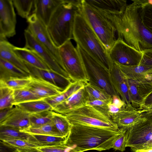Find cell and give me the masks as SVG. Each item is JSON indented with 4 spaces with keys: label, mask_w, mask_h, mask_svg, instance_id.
<instances>
[{
    "label": "cell",
    "mask_w": 152,
    "mask_h": 152,
    "mask_svg": "<svg viewBox=\"0 0 152 152\" xmlns=\"http://www.w3.org/2000/svg\"><path fill=\"white\" fill-rule=\"evenodd\" d=\"M140 6L134 2L128 5L118 14L102 12L115 28L117 39L142 52L152 48V34L144 26L141 19Z\"/></svg>",
    "instance_id": "1"
},
{
    "label": "cell",
    "mask_w": 152,
    "mask_h": 152,
    "mask_svg": "<svg viewBox=\"0 0 152 152\" xmlns=\"http://www.w3.org/2000/svg\"><path fill=\"white\" fill-rule=\"evenodd\" d=\"M113 131L80 125H72L65 145L79 152L101 151L112 148L113 143L125 130Z\"/></svg>",
    "instance_id": "2"
},
{
    "label": "cell",
    "mask_w": 152,
    "mask_h": 152,
    "mask_svg": "<svg viewBox=\"0 0 152 152\" xmlns=\"http://www.w3.org/2000/svg\"><path fill=\"white\" fill-rule=\"evenodd\" d=\"M82 3V0H63L52 15L47 27L57 47L73 39L75 19L80 13Z\"/></svg>",
    "instance_id": "3"
},
{
    "label": "cell",
    "mask_w": 152,
    "mask_h": 152,
    "mask_svg": "<svg viewBox=\"0 0 152 152\" xmlns=\"http://www.w3.org/2000/svg\"><path fill=\"white\" fill-rule=\"evenodd\" d=\"M73 39L83 50L111 72L114 64L99 39L80 13L75 17Z\"/></svg>",
    "instance_id": "4"
},
{
    "label": "cell",
    "mask_w": 152,
    "mask_h": 152,
    "mask_svg": "<svg viewBox=\"0 0 152 152\" xmlns=\"http://www.w3.org/2000/svg\"><path fill=\"white\" fill-rule=\"evenodd\" d=\"M80 13L85 19L108 53L117 39L116 29L101 12L82 0Z\"/></svg>",
    "instance_id": "5"
},
{
    "label": "cell",
    "mask_w": 152,
    "mask_h": 152,
    "mask_svg": "<svg viewBox=\"0 0 152 152\" xmlns=\"http://www.w3.org/2000/svg\"><path fill=\"white\" fill-rule=\"evenodd\" d=\"M72 125H80L113 131L120 129L108 114L86 104L64 115Z\"/></svg>",
    "instance_id": "6"
},
{
    "label": "cell",
    "mask_w": 152,
    "mask_h": 152,
    "mask_svg": "<svg viewBox=\"0 0 152 152\" xmlns=\"http://www.w3.org/2000/svg\"><path fill=\"white\" fill-rule=\"evenodd\" d=\"M63 68L72 82L85 83L90 78L78 51L71 41H67L58 48Z\"/></svg>",
    "instance_id": "7"
},
{
    "label": "cell",
    "mask_w": 152,
    "mask_h": 152,
    "mask_svg": "<svg viewBox=\"0 0 152 152\" xmlns=\"http://www.w3.org/2000/svg\"><path fill=\"white\" fill-rule=\"evenodd\" d=\"M76 48L90 80L91 78L93 79L89 82L104 89L112 96L114 95H118L113 86L110 71L85 51L78 45L77 44Z\"/></svg>",
    "instance_id": "8"
},
{
    "label": "cell",
    "mask_w": 152,
    "mask_h": 152,
    "mask_svg": "<svg viewBox=\"0 0 152 152\" xmlns=\"http://www.w3.org/2000/svg\"><path fill=\"white\" fill-rule=\"evenodd\" d=\"M27 20L28 24L27 29L48 50L64 70L59 56L58 48L53 43L47 26L35 14L31 15Z\"/></svg>",
    "instance_id": "9"
},
{
    "label": "cell",
    "mask_w": 152,
    "mask_h": 152,
    "mask_svg": "<svg viewBox=\"0 0 152 152\" xmlns=\"http://www.w3.org/2000/svg\"><path fill=\"white\" fill-rule=\"evenodd\" d=\"M147 119L128 129L126 133V147H130L132 152L141 148L152 139V115Z\"/></svg>",
    "instance_id": "10"
},
{
    "label": "cell",
    "mask_w": 152,
    "mask_h": 152,
    "mask_svg": "<svg viewBox=\"0 0 152 152\" xmlns=\"http://www.w3.org/2000/svg\"><path fill=\"white\" fill-rule=\"evenodd\" d=\"M25 40L24 47L35 53L50 70L71 80L68 74L59 65L48 50L27 29L24 31Z\"/></svg>",
    "instance_id": "11"
},
{
    "label": "cell",
    "mask_w": 152,
    "mask_h": 152,
    "mask_svg": "<svg viewBox=\"0 0 152 152\" xmlns=\"http://www.w3.org/2000/svg\"><path fill=\"white\" fill-rule=\"evenodd\" d=\"M108 54L113 63L116 62L127 66L139 65L142 55V52L119 39H117Z\"/></svg>",
    "instance_id": "12"
},
{
    "label": "cell",
    "mask_w": 152,
    "mask_h": 152,
    "mask_svg": "<svg viewBox=\"0 0 152 152\" xmlns=\"http://www.w3.org/2000/svg\"><path fill=\"white\" fill-rule=\"evenodd\" d=\"M16 22L12 0H0V41L15 34Z\"/></svg>",
    "instance_id": "13"
},
{
    "label": "cell",
    "mask_w": 152,
    "mask_h": 152,
    "mask_svg": "<svg viewBox=\"0 0 152 152\" xmlns=\"http://www.w3.org/2000/svg\"><path fill=\"white\" fill-rule=\"evenodd\" d=\"M111 118L119 129L127 130L146 120L147 115L143 114L141 110L137 109L131 104H126Z\"/></svg>",
    "instance_id": "14"
},
{
    "label": "cell",
    "mask_w": 152,
    "mask_h": 152,
    "mask_svg": "<svg viewBox=\"0 0 152 152\" xmlns=\"http://www.w3.org/2000/svg\"><path fill=\"white\" fill-rule=\"evenodd\" d=\"M87 101L88 96L84 86L73 93L52 111L64 115L86 104Z\"/></svg>",
    "instance_id": "15"
},
{
    "label": "cell",
    "mask_w": 152,
    "mask_h": 152,
    "mask_svg": "<svg viewBox=\"0 0 152 152\" xmlns=\"http://www.w3.org/2000/svg\"><path fill=\"white\" fill-rule=\"evenodd\" d=\"M30 114L14 105L0 126L10 127L25 132L30 128Z\"/></svg>",
    "instance_id": "16"
},
{
    "label": "cell",
    "mask_w": 152,
    "mask_h": 152,
    "mask_svg": "<svg viewBox=\"0 0 152 152\" xmlns=\"http://www.w3.org/2000/svg\"><path fill=\"white\" fill-rule=\"evenodd\" d=\"M24 62L29 70L31 76L45 80L64 91L72 82L71 80L50 70L39 69Z\"/></svg>",
    "instance_id": "17"
},
{
    "label": "cell",
    "mask_w": 152,
    "mask_h": 152,
    "mask_svg": "<svg viewBox=\"0 0 152 152\" xmlns=\"http://www.w3.org/2000/svg\"><path fill=\"white\" fill-rule=\"evenodd\" d=\"M27 88L41 99L53 96L64 90L43 79L33 77Z\"/></svg>",
    "instance_id": "18"
},
{
    "label": "cell",
    "mask_w": 152,
    "mask_h": 152,
    "mask_svg": "<svg viewBox=\"0 0 152 152\" xmlns=\"http://www.w3.org/2000/svg\"><path fill=\"white\" fill-rule=\"evenodd\" d=\"M63 0H35L34 14L47 26L53 14Z\"/></svg>",
    "instance_id": "19"
},
{
    "label": "cell",
    "mask_w": 152,
    "mask_h": 152,
    "mask_svg": "<svg viewBox=\"0 0 152 152\" xmlns=\"http://www.w3.org/2000/svg\"><path fill=\"white\" fill-rule=\"evenodd\" d=\"M110 73L113 85L116 92L126 104H131L129 95L128 80L114 64Z\"/></svg>",
    "instance_id": "20"
},
{
    "label": "cell",
    "mask_w": 152,
    "mask_h": 152,
    "mask_svg": "<svg viewBox=\"0 0 152 152\" xmlns=\"http://www.w3.org/2000/svg\"><path fill=\"white\" fill-rule=\"evenodd\" d=\"M88 4L104 13L118 14L122 12L128 4L124 0H84Z\"/></svg>",
    "instance_id": "21"
},
{
    "label": "cell",
    "mask_w": 152,
    "mask_h": 152,
    "mask_svg": "<svg viewBox=\"0 0 152 152\" xmlns=\"http://www.w3.org/2000/svg\"><path fill=\"white\" fill-rule=\"evenodd\" d=\"M114 64L127 79L134 80H152L148 74L152 72V66L142 65L127 66L118 62Z\"/></svg>",
    "instance_id": "22"
},
{
    "label": "cell",
    "mask_w": 152,
    "mask_h": 152,
    "mask_svg": "<svg viewBox=\"0 0 152 152\" xmlns=\"http://www.w3.org/2000/svg\"><path fill=\"white\" fill-rule=\"evenodd\" d=\"M14 46L7 39L0 41V58L10 63L30 75L29 71L24 62L14 51Z\"/></svg>",
    "instance_id": "23"
},
{
    "label": "cell",
    "mask_w": 152,
    "mask_h": 152,
    "mask_svg": "<svg viewBox=\"0 0 152 152\" xmlns=\"http://www.w3.org/2000/svg\"><path fill=\"white\" fill-rule=\"evenodd\" d=\"M13 50L24 62L39 69L50 70L39 56L33 51L24 47L20 48L15 46Z\"/></svg>",
    "instance_id": "24"
},
{
    "label": "cell",
    "mask_w": 152,
    "mask_h": 152,
    "mask_svg": "<svg viewBox=\"0 0 152 152\" xmlns=\"http://www.w3.org/2000/svg\"><path fill=\"white\" fill-rule=\"evenodd\" d=\"M30 75L10 63L0 58V80L5 81L11 78H25Z\"/></svg>",
    "instance_id": "25"
},
{
    "label": "cell",
    "mask_w": 152,
    "mask_h": 152,
    "mask_svg": "<svg viewBox=\"0 0 152 152\" xmlns=\"http://www.w3.org/2000/svg\"><path fill=\"white\" fill-rule=\"evenodd\" d=\"M85 83L80 81L72 82L60 94L44 99L53 109L69 97L74 92L84 87Z\"/></svg>",
    "instance_id": "26"
},
{
    "label": "cell",
    "mask_w": 152,
    "mask_h": 152,
    "mask_svg": "<svg viewBox=\"0 0 152 152\" xmlns=\"http://www.w3.org/2000/svg\"><path fill=\"white\" fill-rule=\"evenodd\" d=\"M85 88L88 101L98 99L108 103L112 102V96L104 89L94 83L91 82L85 83Z\"/></svg>",
    "instance_id": "27"
},
{
    "label": "cell",
    "mask_w": 152,
    "mask_h": 152,
    "mask_svg": "<svg viewBox=\"0 0 152 152\" xmlns=\"http://www.w3.org/2000/svg\"><path fill=\"white\" fill-rule=\"evenodd\" d=\"M16 105L29 114L53 110L52 107L44 99L25 102Z\"/></svg>",
    "instance_id": "28"
},
{
    "label": "cell",
    "mask_w": 152,
    "mask_h": 152,
    "mask_svg": "<svg viewBox=\"0 0 152 152\" xmlns=\"http://www.w3.org/2000/svg\"><path fill=\"white\" fill-rule=\"evenodd\" d=\"M0 136L25 140L41 146L32 134L10 127L0 126Z\"/></svg>",
    "instance_id": "29"
},
{
    "label": "cell",
    "mask_w": 152,
    "mask_h": 152,
    "mask_svg": "<svg viewBox=\"0 0 152 152\" xmlns=\"http://www.w3.org/2000/svg\"><path fill=\"white\" fill-rule=\"evenodd\" d=\"M140 6L141 20L145 28L152 34V0H142Z\"/></svg>",
    "instance_id": "30"
},
{
    "label": "cell",
    "mask_w": 152,
    "mask_h": 152,
    "mask_svg": "<svg viewBox=\"0 0 152 152\" xmlns=\"http://www.w3.org/2000/svg\"><path fill=\"white\" fill-rule=\"evenodd\" d=\"M35 0H12L18 15L23 18L27 19L34 14Z\"/></svg>",
    "instance_id": "31"
},
{
    "label": "cell",
    "mask_w": 152,
    "mask_h": 152,
    "mask_svg": "<svg viewBox=\"0 0 152 152\" xmlns=\"http://www.w3.org/2000/svg\"><path fill=\"white\" fill-rule=\"evenodd\" d=\"M52 122L63 137H67L72 125L66 116L53 111Z\"/></svg>",
    "instance_id": "32"
},
{
    "label": "cell",
    "mask_w": 152,
    "mask_h": 152,
    "mask_svg": "<svg viewBox=\"0 0 152 152\" xmlns=\"http://www.w3.org/2000/svg\"><path fill=\"white\" fill-rule=\"evenodd\" d=\"M53 111L46 110L30 114L31 128H37L52 122Z\"/></svg>",
    "instance_id": "33"
},
{
    "label": "cell",
    "mask_w": 152,
    "mask_h": 152,
    "mask_svg": "<svg viewBox=\"0 0 152 152\" xmlns=\"http://www.w3.org/2000/svg\"><path fill=\"white\" fill-rule=\"evenodd\" d=\"M14 90L0 82V110L13 107Z\"/></svg>",
    "instance_id": "34"
},
{
    "label": "cell",
    "mask_w": 152,
    "mask_h": 152,
    "mask_svg": "<svg viewBox=\"0 0 152 152\" xmlns=\"http://www.w3.org/2000/svg\"><path fill=\"white\" fill-rule=\"evenodd\" d=\"M13 105L31 101L42 99L40 98L27 87L14 90Z\"/></svg>",
    "instance_id": "35"
},
{
    "label": "cell",
    "mask_w": 152,
    "mask_h": 152,
    "mask_svg": "<svg viewBox=\"0 0 152 152\" xmlns=\"http://www.w3.org/2000/svg\"><path fill=\"white\" fill-rule=\"evenodd\" d=\"M41 146H48L65 144L67 137L52 135L31 134Z\"/></svg>",
    "instance_id": "36"
},
{
    "label": "cell",
    "mask_w": 152,
    "mask_h": 152,
    "mask_svg": "<svg viewBox=\"0 0 152 152\" xmlns=\"http://www.w3.org/2000/svg\"><path fill=\"white\" fill-rule=\"evenodd\" d=\"M0 140L7 145L17 149L41 146L37 144L25 140L8 137L0 136Z\"/></svg>",
    "instance_id": "37"
},
{
    "label": "cell",
    "mask_w": 152,
    "mask_h": 152,
    "mask_svg": "<svg viewBox=\"0 0 152 152\" xmlns=\"http://www.w3.org/2000/svg\"><path fill=\"white\" fill-rule=\"evenodd\" d=\"M31 134L52 135L63 137L52 122L37 128H30L25 131Z\"/></svg>",
    "instance_id": "38"
},
{
    "label": "cell",
    "mask_w": 152,
    "mask_h": 152,
    "mask_svg": "<svg viewBox=\"0 0 152 152\" xmlns=\"http://www.w3.org/2000/svg\"><path fill=\"white\" fill-rule=\"evenodd\" d=\"M32 79L31 75L25 78H14L10 79L5 81L0 80L4 85L14 90L28 87Z\"/></svg>",
    "instance_id": "39"
},
{
    "label": "cell",
    "mask_w": 152,
    "mask_h": 152,
    "mask_svg": "<svg viewBox=\"0 0 152 152\" xmlns=\"http://www.w3.org/2000/svg\"><path fill=\"white\" fill-rule=\"evenodd\" d=\"M37 148L42 152H79L65 144L58 145L41 146Z\"/></svg>",
    "instance_id": "40"
},
{
    "label": "cell",
    "mask_w": 152,
    "mask_h": 152,
    "mask_svg": "<svg viewBox=\"0 0 152 152\" xmlns=\"http://www.w3.org/2000/svg\"><path fill=\"white\" fill-rule=\"evenodd\" d=\"M127 130H125L116 139L113 143L112 148L115 150L123 152L126 147V133Z\"/></svg>",
    "instance_id": "41"
},
{
    "label": "cell",
    "mask_w": 152,
    "mask_h": 152,
    "mask_svg": "<svg viewBox=\"0 0 152 152\" xmlns=\"http://www.w3.org/2000/svg\"><path fill=\"white\" fill-rule=\"evenodd\" d=\"M108 103H109L104 101L96 99L88 101L86 104L91 105L101 111L109 115L107 106Z\"/></svg>",
    "instance_id": "42"
},
{
    "label": "cell",
    "mask_w": 152,
    "mask_h": 152,
    "mask_svg": "<svg viewBox=\"0 0 152 152\" xmlns=\"http://www.w3.org/2000/svg\"><path fill=\"white\" fill-rule=\"evenodd\" d=\"M142 52V57L140 65L152 66V48L145 49Z\"/></svg>",
    "instance_id": "43"
},
{
    "label": "cell",
    "mask_w": 152,
    "mask_h": 152,
    "mask_svg": "<svg viewBox=\"0 0 152 152\" xmlns=\"http://www.w3.org/2000/svg\"><path fill=\"white\" fill-rule=\"evenodd\" d=\"M112 102L120 109L124 107L126 105L118 95H114L112 96Z\"/></svg>",
    "instance_id": "44"
},
{
    "label": "cell",
    "mask_w": 152,
    "mask_h": 152,
    "mask_svg": "<svg viewBox=\"0 0 152 152\" xmlns=\"http://www.w3.org/2000/svg\"><path fill=\"white\" fill-rule=\"evenodd\" d=\"M107 106L108 113L111 117L118 113L122 108H119L113 104L112 102L108 103Z\"/></svg>",
    "instance_id": "45"
},
{
    "label": "cell",
    "mask_w": 152,
    "mask_h": 152,
    "mask_svg": "<svg viewBox=\"0 0 152 152\" xmlns=\"http://www.w3.org/2000/svg\"><path fill=\"white\" fill-rule=\"evenodd\" d=\"M17 149L0 140V152H15Z\"/></svg>",
    "instance_id": "46"
},
{
    "label": "cell",
    "mask_w": 152,
    "mask_h": 152,
    "mask_svg": "<svg viewBox=\"0 0 152 152\" xmlns=\"http://www.w3.org/2000/svg\"><path fill=\"white\" fill-rule=\"evenodd\" d=\"M13 107L0 110V123L2 122L6 118Z\"/></svg>",
    "instance_id": "47"
},
{
    "label": "cell",
    "mask_w": 152,
    "mask_h": 152,
    "mask_svg": "<svg viewBox=\"0 0 152 152\" xmlns=\"http://www.w3.org/2000/svg\"><path fill=\"white\" fill-rule=\"evenodd\" d=\"M15 152H42L37 148H19L17 149Z\"/></svg>",
    "instance_id": "48"
},
{
    "label": "cell",
    "mask_w": 152,
    "mask_h": 152,
    "mask_svg": "<svg viewBox=\"0 0 152 152\" xmlns=\"http://www.w3.org/2000/svg\"><path fill=\"white\" fill-rule=\"evenodd\" d=\"M152 105V91L145 99L142 108Z\"/></svg>",
    "instance_id": "49"
},
{
    "label": "cell",
    "mask_w": 152,
    "mask_h": 152,
    "mask_svg": "<svg viewBox=\"0 0 152 152\" xmlns=\"http://www.w3.org/2000/svg\"><path fill=\"white\" fill-rule=\"evenodd\" d=\"M141 110L143 113H145L147 114L152 115V106L144 107Z\"/></svg>",
    "instance_id": "50"
},
{
    "label": "cell",
    "mask_w": 152,
    "mask_h": 152,
    "mask_svg": "<svg viewBox=\"0 0 152 152\" xmlns=\"http://www.w3.org/2000/svg\"><path fill=\"white\" fill-rule=\"evenodd\" d=\"M152 148V139L144 145L140 149H146Z\"/></svg>",
    "instance_id": "51"
},
{
    "label": "cell",
    "mask_w": 152,
    "mask_h": 152,
    "mask_svg": "<svg viewBox=\"0 0 152 152\" xmlns=\"http://www.w3.org/2000/svg\"><path fill=\"white\" fill-rule=\"evenodd\" d=\"M132 152H152V148L138 149Z\"/></svg>",
    "instance_id": "52"
},
{
    "label": "cell",
    "mask_w": 152,
    "mask_h": 152,
    "mask_svg": "<svg viewBox=\"0 0 152 152\" xmlns=\"http://www.w3.org/2000/svg\"><path fill=\"white\" fill-rule=\"evenodd\" d=\"M148 75L149 77L152 79V72L149 74Z\"/></svg>",
    "instance_id": "53"
},
{
    "label": "cell",
    "mask_w": 152,
    "mask_h": 152,
    "mask_svg": "<svg viewBox=\"0 0 152 152\" xmlns=\"http://www.w3.org/2000/svg\"><path fill=\"white\" fill-rule=\"evenodd\" d=\"M152 106V105H151V106Z\"/></svg>",
    "instance_id": "54"
}]
</instances>
